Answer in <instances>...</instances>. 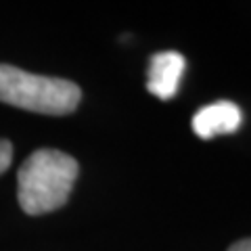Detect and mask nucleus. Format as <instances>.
I'll use <instances>...</instances> for the list:
<instances>
[{
    "label": "nucleus",
    "instance_id": "5",
    "mask_svg": "<svg viewBox=\"0 0 251 251\" xmlns=\"http://www.w3.org/2000/svg\"><path fill=\"white\" fill-rule=\"evenodd\" d=\"M11 161H13V145L9 140L0 138V174L11 166Z\"/></svg>",
    "mask_w": 251,
    "mask_h": 251
},
{
    "label": "nucleus",
    "instance_id": "3",
    "mask_svg": "<svg viewBox=\"0 0 251 251\" xmlns=\"http://www.w3.org/2000/svg\"><path fill=\"white\" fill-rule=\"evenodd\" d=\"M184 69H186V61L176 50H163L153 54L151 61H149V72H147L149 92L161 100L174 99Z\"/></svg>",
    "mask_w": 251,
    "mask_h": 251
},
{
    "label": "nucleus",
    "instance_id": "2",
    "mask_svg": "<svg viewBox=\"0 0 251 251\" xmlns=\"http://www.w3.org/2000/svg\"><path fill=\"white\" fill-rule=\"evenodd\" d=\"M80 100L82 90L74 82L0 63V103L44 115H67L75 111Z\"/></svg>",
    "mask_w": 251,
    "mask_h": 251
},
{
    "label": "nucleus",
    "instance_id": "6",
    "mask_svg": "<svg viewBox=\"0 0 251 251\" xmlns=\"http://www.w3.org/2000/svg\"><path fill=\"white\" fill-rule=\"evenodd\" d=\"M228 251H251V239H243V241L232 243Z\"/></svg>",
    "mask_w": 251,
    "mask_h": 251
},
{
    "label": "nucleus",
    "instance_id": "4",
    "mask_svg": "<svg viewBox=\"0 0 251 251\" xmlns=\"http://www.w3.org/2000/svg\"><path fill=\"white\" fill-rule=\"evenodd\" d=\"M243 120L241 107L232 100H218L201 107L193 115V132L203 140L216 138L220 134H232L239 130Z\"/></svg>",
    "mask_w": 251,
    "mask_h": 251
},
{
    "label": "nucleus",
    "instance_id": "1",
    "mask_svg": "<svg viewBox=\"0 0 251 251\" xmlns=\"http://www.w3.org/2000/svg\"><path fill=\"white\" fill-rule=\"evenodd\" d=\"M80 166L57 149H38L17 172V199L29 216H42L63 207L69 199Z\"/></svg>",
    "mask_w": 251,
    "mask_h": 251
}]
</instances>
